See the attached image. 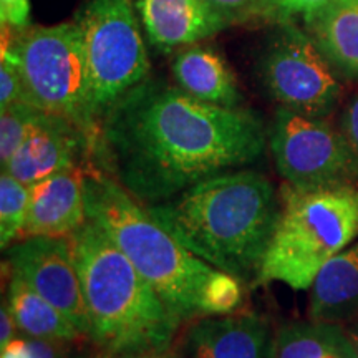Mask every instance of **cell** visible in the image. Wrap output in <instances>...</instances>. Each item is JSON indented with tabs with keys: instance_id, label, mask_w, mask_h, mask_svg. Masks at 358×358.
<instances>
[{
	"instance_id": "cell-1",
	"label": "cell",
	"mask_w": 358,
	"mask_h": 358,
	"mask_svg": "<svg viewBox=\"0 0 358 358\" xmlns=\"http://www.w3.org/2000/svg\"><path fill=\"white\" fill-rule=\"evenodd\" d=\"M266 146V127L250 110L213 105L179 87L146 82L103 120L95 153L105 171L150 206L252 164Z\"/></svg>"
},
{
	"instance_id": "cell-2",
	"label": "cell",
	"mask_w": 358,
	"mask_h": 358,
	"mask_svg": "<svg viewBox=\"0 0 358 358\" xmlns=\"http://www.w3.org/2000/svg\"><path fill=\"white\" fill-rule=\"evenodd\" d=\"M145 208L194 256L254 282L279 221L280 198L264 174L234 169Z\"/></svg>"
},
{
	"instance_id": "cell-3",
	"label": "cell",
	"mask_w": 358,
	"mask_h": 358,
	"mask_svg": "<svg viewBox=\"0 0 358 358\" xmlns=\"http://www.w3.org/2000/svg\"><path fill=\"white\" fill-rule=\"evenodd\" d=\"M70 241L88 310V338L115 357L168 350L181 320L106 231L87 217Z\"/></svg>"
},
{
	"instance_id": "cell-4",
	"label": "cell",
	"mask_w": 358,
	"mask_h": 358,
	"mask_svg": "<svg viewBox=\"0 0 358 358\" xmlns=\"http://www.w3.org/2000/svg\"><path fill=\"white\" fill-rule=\"evenodd\" d=\"M85 196L87 217L106 231L169 310L181 322L203 315L201 294L214 267L178 243L116 179L90 163Z\"/></svg>"
},
{
	"instance_id": "cell-5",
	"label": "cell",
	"mask_w": 358,
	"mask_h": 358,
	"mask_svg": "<svg viewBox=\"0 0 358 358\" xmlns=\"http://www.w3.org/2000/svg\"><path fill=\"white\" fill-rule=\"evenodd\" d=\"M358 239V186H285L280 216L254 285L282 282L307 290L335 256Z\"/></svg>"
},
{
	"instance_id": "cell-6",
	"label": "cell",
	"mask_w": 358,
	"mask_h": 358,
	"mask_svg": "<svg viewBox=\"0 0 358 358\" xmlns=\"http://www.w3.org/2000/svg\"><path fill=\"white\" fill-rule=\"evenodd\" d=\"M2 55H10L19 66L25 101L70 120L96 150L101 127L93 115L87 53L77 22L30 27L22 34L2 27Z\"/></svg>"
},
{
	"instance_id": "cell-7",
	"label": "cell",
	"mask_w": 358,
	"mask_h": 358,
	"mask_svg": "<svg viewBox=\"0 0 358 358\" xmlns=\"http://www.w3.org/2000/svg\"><path fill=\"white\" fill-rule=\"evenodd\" d=\"M75 22L87 53L92 106L98 124L148 82L150 57L133 0H83Z\"/></svg>"
},
{
	"instance_id": "cell-8",
	"label": "cell",
	"mask_w": 358,
	"mask_h": 358,
	"mask_svg": "<svg viewBox=\"0 0 358 358\" xmlns=\"http://www.w3.org/2000/svg\"><path fill=\"white\" fill-rule=\"evenodd\" d=\"M275 168L299 189L358 186V155L324 118L280 108L268 131Z\"/></svg>"
},
{
	"instance_id": "cell-9",
	"label": "cell",
	"mask_w": 358,
	"mask_h": 358,
	"mask_svg": "<svg viewBox=\"0 0 358 358\" xmlns=\"http://www.w3.org/2000/svg\"><path fill=\"white\" fill-rule=\"evenodd\" d=\"M261 78L282 108L325 118L342 96L337 70L295 20L277 22L261 58Z\"/></svg>"
},
{
	"instance_id": "cell-10",
	"label": "cell",
	"mask_w": 358,
	"mask_h": 358,
	"mask_svg": "<svg viewBox=\"0 0 358 358\" xmlns=\"http://www.w3.org/2000/svg\"><path fill=\"white\" fill-rule=\"evenodd\" d=\"M7 266L88 337V310L70 236L20 239L7 249Z\"/></svg>"
},
{
	"instance_id": "cell-11",
	"label": "cell",
	"mask_w": 358,
	"mask_h": 358,
	"mask_svg": "<svg viewBox=\"0 0 358 358\" xmlns=\"http://www.w3.org/2000/svg\"><path fill=\"white\" fill-rule=\"evenodd\" d=\"M95 151L90 136L62 116L43 113L24 145L2 171H8L27 186L65 169L80 166L85 155Z\"/></svg>"
},
{
	"instance_id": "cell-12",
	"label": "cell",
	"mask_w": 358,
	"mask_h": 358,
	"mask_svg": "<svg viewBox=\"0 0 358 358\" xmlns=\"http://www.w3.org/2000/svg\"><path fill=\"white\" fill-rule=\"evenodd\" d=\"M150 43L161 53L199 43L229 27L208 0H133Z\"/></svg>"
},
{
	"instance_id": "cell-13",
	"label": "cell",
	"mask_w": 358,
	"mask_h": 358,
	"mask_svg": "<svg viewBox=\"0 0 358 358\" xmlns=\"http://www.w3.org/2000/svg\"><path fill=\"white\" fill-rule=\"evenodd\" d=\"M85 221V166H73L30 186L29 211L20 239L69 237Z\"/></svg>"
},
{
	"instance_id": "cell-14",
	"label": "cell",
	"mask_w": 358,
	"mask_h": 358,
	"mask_svg": "<svg viewBox=\"0 0 358 358\" xmlns=\"http://www.w3.org/2000/svg\"><path fill=\"white\" fill-rule=\"evenodd\" d=\"M192 358H272L268 324L257 313L217 315L189 330Z\"/></svg>"
},
{
	"instance_id": "cell-15",
	"label": "cell",
	"mask_w": 358,
	"mask_h": 358,
	"mask_svg": "<svg viewBox=\"0 0 358 358\" xmlns=\"http://www.w3.org/2000/svg\"><path fill=\"white\" fill-rule=\"evenodd\" d=\"M302 20L340 77L358 82V0H330Z\"/></svg>"
},
{
	"instance_id": "cell-16",
	"label": "cell",
	"mask_w": 358,
	"mask_h": 358,
	"mask_svg": "<svg viewBox=\"0 0 358 358\" xmlns=\"http://www.w3.org/2000/svg\"><path fill=\"white\" fill-rule=\"evenodd\" d=\"M173 75L187 95L213 105L241 108L243 96L234 73L211 47L194 43L179 50L173 60Z\"/></svg>"
},
{
	"instance_id": "cell-17",
	"label": "cell",
	"mask_w": 358,
	"mask_h": 358,
	"mask_svg": "<svg viewBox=\"0 0 358 358\" xmlns=\"http://www.w3.org/2000/svg\"><path fill=\"white\" fill-rule=\"evenodd\" d=\"M308 317L332 324L358 317V239L327 264L313 280Z\"/></svg>"
},
{
	"instance_id": "cell-18",
	"label": "cell",
	"mask_w": 358,
	"mask_h": 358,
	"mask_svg": "<svg viewBox=\"0 0 358 358\" xmlns=\"http://www.w3.org/2000/svg\"><path fill=\"white\" fill-rule=\"evenodd\" d=\"M7 306L19 332L29 337L58 342H75L85 337L69 317L12 272L7 287Z\"/></svg>"
},
{
	"instance_id": "cell-19",
	"label": "cell",
	"mask_w": 358,
	"mask_h": 358,
	"mask_svg": "<svg viewBox=\"0 0 358 358\" xmlns=\"http://www.w3.org/2000/svg\"><path fill=\"white\" fill-rule=\"evenodd\" d=\"M272 358H357L347 330L332 322H297L277 332Z\"/></svg>"
},
{
	"instance_id": "cell-20",
	"label": "cell",
	"mask_w": 358,
	"mask_h": 358,
	"mask_svg": "<svg viewBox=\"0 0 358 358\" xmlns=\"http://www.w3.org/2000/svg\"><path fill=\"white\" fill-rule=\"evenodd\" d=\"M30 186L24 185L8 171L0 176V245L6 250L20 239L27 211Z\"/></svg>"
},
{
	"instance_id": "cell-21",
	"label": "cell",
	"mask_w": 358,
	"mask_h": 358,
	"mask_svg": "<svg viewBox=\"0 0 358 358\" xmlns=\"http://www.w3.org/2000/svg\"><path fill=\"white\" fill-rule=\"evenodd\" d=\"M45 111L27 101L0 110V163L2 168L13 158L24 141L42 120Z\"/></svg>"
},
{
	"instance_id": "cell-22",
	"label": "cell",
	"mask_w": 358,
	"mask_h": 358,
	"mask_svg": "<svg viewBox=\"0 0 358 358\" xmlns=\"http://www.w3.org/2000/svg\"><path fill=\"white\" fill-rule=\"evenodd\" d=\"M243 280L214 268L201 294V312L206 317L229 315L243 302Z\"/></svg>"
},
{
	"instance_id": "cell-23",
	"label": "cell",
	"mask_w": 358,
	"mask_h": 358,
	"mask_svg": "<svg viewBox=\"0 0 358 358\" xmlns=\"http://www.w3.org/2000/svg\"><path fill=\"white\" fill-rule=\"evenodd\" d=\"M65 343L58 340L15 337L7 347L0 348V358H65Z\"/></svg>"
},
{
	"instance_id": "cell-24",
	"label": "cell",
	"mask_w": 358,
	"mask_h": 358,
	"mask_svg": "<svg viewBox=\"0 0 358 358\" xmlns=\"http://www.w3.org/2000/svg\"><path fill=\"white\" fill-rule=\"evenodd\" d=\"M227 24H244L254 19L272 20V0H208Z\"/></svg>"
},
{
	"instance_id": "cell-25",
	"label": "cell",
	"mask_w": 358,
	"mask_h": 358,
	"mask_svg": "<svg viewBox=\"0 0 358 358\" xmlns=\"http://www.w3.org/2000/svg\"><path fill=\"white\" fill-rule=\"evenodd\" d=\"M25 101V88L20 70L10 55L0 58V110Z\"/></svg>"
},
{
	"instance_id": "cell-26",
	"label": "cell",
	"mask_w": 358,
	"mask_h": 358,
	"mask_svg": "<svg viewBox=\"0 0 358 358\" xmlns=\"http://www.w3.org/2000/svg\"><path fill=\"white\" fill-rule=\"evenodd\" d=\"M0 24L13 34L29 30L30 24V0H0Z\"/></svg>"
},
{
	"instance_id": "cell-27",
	"label": "cell",
	"mask_w": 358,
	"mask_h": 358,
	"mask_svg": "<svg viewBox=\"0 0 358 358\" xmlns=\"http://www.w3.org/2000/svg\"><path fill=\"white\" fill-rule=\"evenodd\" d=\"M330 0H272V22L295 20L320 8Z\"/></svg>"
},
{
	"instance_id": "cell-28",
	"label": "cell",
	"mask_w": 358,
	"mask_h": 358,
	"mask_svg": "<svg viewBox=\"0 0 358 358\" xmlns=\"http://www.w3.org/2000/svg\"><path fill=\"white\" fill-rule=\"evenodd\" d=\"M342 133L358 155V95L353 96L342 115Z\"/></svg>"
},
{
	"instance_id": "cell-29",
	"label": "cell",
	"mask_w": 358,
	"mask_h": 358,
	"mask_svg": "<svg viewBox=\"0 0 358 358\" xmlns=\"http://www.w3.org/2000/svg\"><path fill=\"white\" fill-rule=\"evenodd\" d=\"M17 324L13 320L10 310H8L7 302H2V307H0V348L7 347L8 343L12 342L13 338L17 337Z\"/></svg>"
},
{
	"instance_id": "cell-30",
	"label": "cell",
	"mask_w": 358,
	"mask_h": 358,
	"mask_svg": "<svg viewBox=\"0 0 358 358\" xmlns=\"http://www.w3.org/2000/svg\"><path fill=\"white\" fill-rule=\"evenodd\" d=\"M173 353L168 350H151V352H128L116 355L115 358H171Z\"/></svg>"
},
{
	"instance_id": "cell-31",
	"label": "cell",
	"mask_w": 358,
	"mask_h": 358,
	"mask_svg": "<svg viewBox=\"0 0 358 358\" xmlns=\"http://www.w3.org/2000/svg\"><path fill=\"white\" fill-rule=\"evenodd\" d=\"M353 322H355V324L350 325V329L347 330V334H348V337H350V340H352L353 350H355L357 358H358V317H357V319H353Z\"/></svg>"
},
{
	"instance_id": "cell-32",
	"label": "cell",
	"mask_w": 358,
	"mask_h": 358,
	"mask_svg": "<svg viewBox=\"0 0 358 358\" xmlns=\"http://www.w3.org/2000/svg\"><path fill=\"white\" fill-rule=\"evenodd\" d=\"M95 358H115V355H113V353H110V352L101 350L100 353H98V355H96Z\"/></svg>"
},
{
	"instance_id": "cell-33",
	"label": "cell",
	"mask_w": 358,
	"mask_h": 358,
	"mask_svg": "<svg viewBox=\"0 0 358 358\" xmlns=\"http://www.w3.org/2000/svg\"><path fill=\"white\" fill-rule=\"evenodd\" d=\"M171 358H178V357H176V355H173V357H171Z\"/></svg>"
}]
</instances>
